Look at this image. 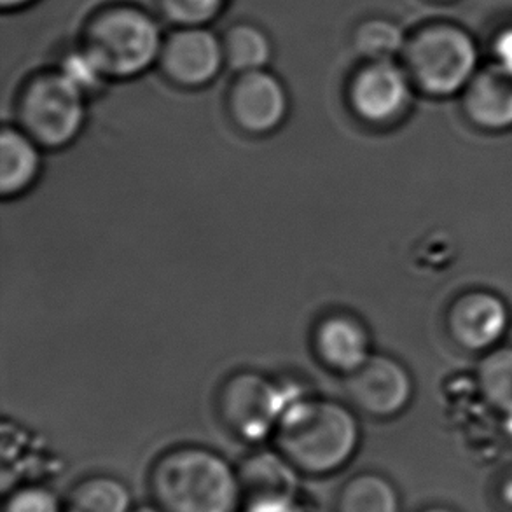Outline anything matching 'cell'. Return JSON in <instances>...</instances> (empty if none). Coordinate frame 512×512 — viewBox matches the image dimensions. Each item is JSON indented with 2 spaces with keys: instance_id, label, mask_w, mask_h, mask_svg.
<instances>
[{
  "instance_id": "cb8c5ba5",
  "label": "cell",
  "mask_w": 512,
  "mask_h": 512,
  "mask_svg": "<svg viewBox=\"0 0 512 512\" xmlns=\"http://www.w3.org/2000/svg\"><path fill=\"white\" fill-rule=\"evenodd\" d=\"M243 512H310L308 507L294 502H264V504H249Z\"/></svg>"
},
{
  "instance_id": "e0dca14e",
  "label": "cell",
  "mask_w": 512,
  "mask_h": 512,
  "mask_svg": "<svg viewBox=\"0 0 512 512\" xmlns=\"http://www.w3.org/2000/svg\"><path fill=\"white\" fill-rule=\"evenodd\" d=\"M336 512H401V499L385 476L362 472L341 488L336 497Z\"/></svg>"
},
{
  "instance_id": "83f0119b",
  "label": "cell",
  "mask_w": 512,
  "mask_h": 512,
  "mask_svg": "<svg viewBox=\"0 0 512 512\" xmlns=\"http://www.w3.org/2000/svg\"><path fill=\"white\" fill-rule=\"evenodd\" d=\"M132 512H163L158 506H140L137 509H133Z\"/></svg>"
},
{
  "instance_id": "44dd1931",
  "label": "cell",
  "mask_w": 512,
  "mask_h": 512,
  "mask_svg": "<svg viewBox=\"0 0 512 512\" xmlns=\"http://www.w3.org/2000/svg\"><path fill=\"white\" fill-rule=\"evenodd\" d=\"M160 13L173 27H208L217 20L228 0H156Z\"/></svg>"
},
{
  "instance_id": "4fadbf2b",
  "label": "cell",
  "mask_w": 512,
  "mask_h": 512,
  "mask_svg": "<svg viewBox=\"0 0 512 512\" xmlns=\"http://www.w3.org/2000/svg\"><path fill=\"white\" fill-rule=\"evenodd\" d=\"M236 472L245 506L294 502L298 497V469L280 451H256Z\"/></svg>"
},
{
  "instance_id": "d4e9b609",
  "label": "cell",
  "mask_w": 512,
  "mask_h": 512,
  "mask_svg": "<svg viewBox=\"0 0 512 512\" xmlns=\"http://www.w3.org/2000/svg\"><path fill=\"white\" fill-rule=\"evenodd\" d=\"M495 49H497V58H499L500 65L512 70V30H507V32L500 35Z\"/></svg>"
},
{
  "instance_id": "f1b7e54d",
  "label": "cell",
  "mask_w": 512,
  "mask_h": 512,
  "mask_svg": "<svg viewBox=\"0 0 512 512\" xmlns=\"http://www.w3.org/2000/svg\"><path fill=\"white\" fill-rule=\"evenodd\" d=\"M504 495H506L507 504L512 506V481L507 483L506 490H504Z\"/></svg>"
},
{
  "instance_id": "7402d4cb",
  "label": "cell",
  "mask_w": 512,
  "mask_h": 512,
  "mask_svg": "<svg viewBox=\"0 0 512 512\" xmlns=\"http://www.w3.org/2000/svg\"><path fill=\"white\" fill-rule=\"evenodd\" d=\"M2 512H63V504L44 486H23L7 497Z\"/></svg>"
},
{
  "instance_id": "484cf974",
  "label": "cell",
  "mask_w": 512,
  "mask_h": 512,
  "mask_svg": "<svg viewBox=\"0 0 512 512\" xmlns=\"http://www.w3.org/2000/svg\"><path fill=\"white\" fill-rule=\"evenodd\" d=\"M35 0H0V7L4 11H20L23 7L34 4Z\"/></svg>"
},
{
  "instance_id": "52a82bcc",
  "label": "cell",
  "mask_w": 512,
  "mask_h": 512,
  "mask_svg": "<svg viewBox=\"0 0 512 512\" xmlns=\"http://www.w3.org/2000/svg\"><path fill=\"white\" fill-rule=\"evenodd\" d=\"M411 104V77L392 60H371L348 83V105L366 125L388 126Z\"/></svg>"
},
{
  "instance_id": "277c9868",
  "label": "cell",
  "mask_w": 512,
  "mask_h": 512,
  "mask_svg": "<svg viewBox=\"0 0 512 512\" xmlns=\"http://www.w3.org/2000/svg\"><path fill=\"white\" fill-rule=\"evenodd\" d=\"M86 97L62 70H42L21 86L16 98V125L42 149H63L83 132Z\"/></svg>"
},
{
  "instance_id": "7c38bea8",
  "label": "cell",
  "mask_w": 512,
  "mask_h": 512,
  "mask_svg": "<svg viewBox=\"0 0 512 512\" xmlns=\"http://www.w3.org/2000/svg\"><path fill=\"white\" fill-rule=\"evenodd\" d=\"M317 359L334 373L357 371L371 355L373 343L366 324L352 313H327L313 329Z\"/></svg>"
},
{
  "instance_id": "8992f818",
  "label": "cell",
  "mask_w": 512,
  "mask_h": 512,
  "mask_svg": "<svg viewBox=\"0 0 512 512\" xmlns=\"http://www.w3.org/2000/svg\"><path fill=\"white\" fill-rule=\"evenodd\" d=\"M406 63L411 81L432 97H450L476 76L478 49L464 30L434 27L409 42Z\"/></svg>"
},
{
  "instance_id": "d6986e66",
  "label": "cell",
  "mask_w": 512,
  "mask_h": 512,
  "mask_svg": "<svg viewBox=\"0 0 512 512\" xmlns=\"http://www.w3.org/2000/svg\"><path fill=\"white\" fill-rule=\"evenodd\" d=\"M476 383L493 409L512 415V346L483 353L476 367Z\"/></svg>"
},
{
  "instance_id": "9c48e42d",
  "label": "cell",
  "mask_w": 512,
  "mask_h": 512,
  "mask_svg": "<svg viewBox=\"0 0 512 512\" xmlns=\"http://www.w3.org/2000/svg\"><path fill=\"white\" fill-rule=\"evenodd\" d=\"M161 74L182 90H200L226 67L222 39L208 27H179L163 39Z\"/></svg>"
},
{
  "instance_id": "ba28073f",
  "label": "cell",
  "mask_w": 512,
  "mask_h": 512,
  "mask_svg": "<svg viewBox=\"0 0 512 512\" xmlns=\"http://www.w3.org/2000/svg\"><path fill=\"white\" fill-rule=\"evenodd\" d=\"M345 392L353 409L373 418H394L413 401L415 381L408 367L387 353H373L345 376Z\"/></svg>"
},
{
  "instance_id": "4316f807",
  "label": "cell",
  "mask_w": 512,
  "mask_h": 512,
  "mask_svg": "<svg viewBox=\"0 0 512 512\" xmlns=\"http://www.w3.org/2000/svg\"><path fill=\"white\" fill-rule=\"evenodd\" d=\"M420 512H457L455 509H450V507H443V506H434V507H427V509H423V511Z\"/></svg>"
},
{
  "instance_id": "2e32d148",
  "label": "cell",
  "mask_w": 512,
  "mask_h": 512,
  "mask_svg": "<svg viewBox=\"0 0 512 512\" xmlns=\"http://www.w3.org/2000/svg\"><path fill=\"white\" fill-rule=\"evenodd\" d=\"M226 67L235 74L268 69L273 42L263 28L250 21H236L221 37Z\"/></svg>"
},
{
  "instance_id": "8fae6325",
  "label": "cell",
  "mask_w": 512,
  "mask_h": 512,
  "mask_svg": "<svg viewBox=\"0 0 512 512\" xmlns=\"http://www.w3.org/2000/svg\"><path fill=\"white\" fill-rule=\"evenodd\" d=\"M446 326L451 340L465 352L486 353L506 338L511 312L495 292H464L448 308Z\"/></svg>"
},
{
  "instance_id": "603a6c76",
  "label": "cell",
  "mask_w": 512,
  "mask_h": 512,
  "mask_svg": "<svg viewBox=\"0 0 512 512\" xmlns=\"http://www.w3.org/2000/svg\"><path fill=\"white\" fill-rule=\"evenodd\" d=\"M58 69L62 70L63 74L69 77L72 83L77 84L86 95L95 93L100 88V84L105 81L97 67L91 63L90 58L79 48L65 56Z\"/></svg>"
},
{
  "instance_id": "ffe728a7",
  "label": "cell",
  "mask_w": 512,
  "mask_h": 512,
  "mask_svg": "<svg viewBox=\"0 0 512 512\" xmlns=\"http://www.w3.org/2000/svg\"><path fill=\"white\" fill-rule=\"evenodd\" d=\"M353 48L366 62L392 60L402 48V32L392 21L371 18L355 28Z\"/></svg>"
},
{
  "instance_id": "5bb4252c",
  "label": "cell",
  "mask_w": 512,
  "mask_h": 512,
  "mask_svg": "<svg viewBox=\"0 0 512 512\" xmlns=\"http://www.w3.org/2000/svg\"><path fill=\"white\" fill-rule=\"evenodd\" d=\"M464 111L474 126L500 133L512 128V70L495 63L465 88Z\"/></svg>"
},
{
  "instance_id": "30bf717a",
  "label": "cell",
  "mask_w": 512,
  "mask_h": 512,
  "mask_svg": "<svg viewBox=\"0 0 512 512\" xmlns=\"http://www.w3.org/2000/svg\"><path fill=\"white\" fill-rule=\"evenodd\" d=\"M289 93L271 70L236 74L228 91L229 118L243 133L263 137L277 132L289 116Z\"/></svg>"
},
{
  "instance_id": "7a4b0ae2",
  "label": "cell",
  "mask_w": 512,
  "mask_h": 512,
  "mask_svg": "<svg viewBox=\"0 0 512 512\" xmlns=\"http://www.w3.org/2000/svg\"><path fill=\"white\" fill-rule=\"evenodd\" d=\"M149 492L163 512H238V472L217 451L179 446L163 453L149 472Z\"/></svg>"
},
{
  "instance_id": "ac0fdd59",
  "label": "cell",
  "mask_w": 512,
  "mask_h": 512,
  "mask_svg": "<svg viewBox=\"0 0 512 512\" xmlns=\"http://www.w3.org/2000/svg\"><path fill=\"white\" fill-rule=\"evenodd\" d=\"M132 493L112 476H91L79 481L63 502V512H132Z\"/></svg>"
},
{
  "instance_id": "9a60e30c",
  "label": "cell",
  "mask_w": 512,
  "mask_h": 512,
  "mask_svg": "<svg viewBox=\"0 0 512 512\" xmlns=\"http://www.w3.org/2000/svg\"><path fill=\"white\" fill-rule=\"evenodd\" d=\"M42 149L20 126H4L0 133V193L16 198L34 186L42 170Z\"/></svg>"
},
{
  "instance_id": "5b68a950",
  "label": "cell",
  "mask_w": 512,
  "mask_h": 512,
  "mask_svg": "<svg viewBox=\"0 0 512 512\" xmlns=\"http://www.w3.org/2000/svg\"><path fill=\"white\" fill-rule=\"evenodd\" d=\"M306 394L305 388L299 385L242 371L233 374L222 385L217 408L224 425L238 439L257 443L273 436L287 408Z\"/></svg>"
},
{
  "instance_id": "3957f363",
  "label": "cell",
  "mask_w": 512,
  "mask_h": 512,
  "mask_svg": "<svg viewBox=\"0 0 512 512\" xmlns=\"http://www.w3.org/2000/svg\"><path fill=\"white\" fill-rule=\"evenodd\" d=\"M163 39L158 21L146 9L111 4L86 20L79 49L105 81H125L158 65Z\"/></svg>"
},
{
  "instance_id": "6da1fadb",
  "label": "cell",
  "mask_w": 512,
  "mask_h": 512,
  "mask_svg": "<svg viewBox=\"0 0 512 512\" xmlns=\"http://www.w3.org/2000/svg\"><path fill=\"white\" fill-rule=\"evenodd\" d=\"M298 472L327 476L343 469L359 450L360 425L343 402L306 394L287 408L273 434Z\"/></svg>"
}]
</instances>
